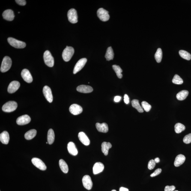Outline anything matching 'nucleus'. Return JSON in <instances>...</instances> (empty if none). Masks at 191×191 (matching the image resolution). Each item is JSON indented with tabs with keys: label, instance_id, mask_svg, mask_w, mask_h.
Segmentation results:
<instances>
[{
	"label": "nucleus",
	"instance_id": "obj_1",
	"mask_svg": "<svg viewBox=\"0 0 191 191\" xmlns=\"http://www.w3.org/2000/svg\"><path fill=\"white\" fill-rule=\"evenodd\" d=\"M74 50L71 46H66L62 52V56L63 59L66 62H68L71 59L74 54Z\"/></svg>",
	"mask_w": 191,
	"mask_h": 191
},
{
	"label": "nucleus",
	"instance_id": "obj_2",
	"mask_svg": "<svg viewBox=\"0 0 191 191\" xmlns=\"http://www.w3.org/2000/svg\"><path fill=\"white\" fill-rule=\"evenodd\" d=\"M12 65V60L8 56H6L3 59L1 67V71L2 73L7 72L9 70Z\"/></svg>",
	"mask_w": 191,
	"mask_h": 191
},
{
	"label": "nucleus",
	"instance_id": "obj_3",
	"mask_svg": "<svg viewBox=\"0 0 191 191\" xmlns=\"http://www.w3.org/2000/svg\"><path fill=\"white\" fill-rule=\"evenodd\" d=\"M17 107V104L14 101L7 102L2 107L3 111L5 112H11L15 110Z\"/></svg>",
	"mask_w": 191,
	"mask_h": 191
},
{
	"label": "nucleus",
	"instance_id": "obj_4",
	"mask_svg": "<svg viewBox=\"0 0 191 191\" xmlns=\"http://www.w3.org/2000/svg\"><path fill=\"white\" fill-rule=\"evenodd\" d=\"M7 41L11 46L17 49H22L26 46V44L25 42L19 41L13 38H8Z\"/></svg>",
	"mask_w": 191,
	"mask_h": 191
},
{
	"label": "nucleus",
	"instance_id": "obj_5",
	"mask_svg": "<svg viewBox=\"0 0 191 191\" xmlns=\"http://www.w3.org/2000/svg\"><path fill=\"white\" fill-rule=\"evenodd\" d=\"M44 60L45 64L48 67H53L54 64V60L53 57L49 51L46 50L44 54Z\"/></svg>",
	"mask_w": 191,
	"mask_h": 191
},
{
	"label": "nucleus",
	"instance_id": "obj_6",
	"mask_svg": "<svg viewBox=\"0 0 191 191\" xmlns=\"http://www.w3.org/2000/svg\"><path fill=\"white\" fill-rule=\"evenodd\" d=\"M97 14L98 17L102 21H107L109 19V12L103 8H100L97 10Z\"/></svg>",
	"mask_w": 191,
	"mask_h": 191
},
{
	"label": "nucleus",
	"instance_id": "obj_7",
	"mask_svg": "<svg viewBox=\"0 0 191 191\" xmlns=\"http://www.w3.org/2000/svg\"><path fill=\"white\" fill-rule=\"evenodd\" d=\"M67 16L69 21L72 23H76L78 21V16L77 11L74 9L69 10L67 13Z\"/></svg>",
	"mask_w": 191,
	"mask_h": 191
},
{
	"label": "nucleus",
	"instance_id": "obj_8",
	"mask_svg": "<svg viewBox=\"0 0 191 191\" xmlns=\"http://www.w3.org/2000/svg\"><path fill=\"white\" fill-rule=\"evenodd\" d=\"M31 162L36 167L42 171H45L46 169V166L42 161L38 158L34 157L31 159Z\"/></svg>",
	"mask_w": 191,
	"mask_h": 191
},
{
	"label": "nucleus",
	"instance_id": "obj_9",
	"mask_svg": "<svg viewBox=\"0 0 191 191\" xmlns=\"http://www.w3.org/2000/svg\"><path fill=\"white\" fill-rule=\"evenodd\" d=\"M82 182L84 187L87 190H91L92 188V182L91 177L89 175H86L84 176L82 179Z\"/></svg>",
	"mask_w": 191,
	"mask_h": 191
},
{
	"label": "nucleus",
	"instance_id": "obj_10",
	"mask_svg": "<svg viewBox=\"0 0 191 191\" xmlns=\"http://www.w3.org/2000/svg\"><path fill=\"white\" fill-rule=\"evenodd\" d=\"M87 61V60L86 58H82L79 60L75 66L73 70V74H76L78 72L80 71L85 66Z\"/></svg>",
	"mask_w": 191,
	"mask_h": 191
},
{
	"label": "nucleus",
	"instance_id": "obj_11",
	"mask_svg": "<svg viewBox=\"0 0 191 191\" xmlns=\"http://www.w3.org/2000/svg\"><path fill=\"white\" fill-rule=\"evenodd\" d=\"M43 93L46 100L50 103H52L53 99L51 88L47 86H45L43 88Z\"/></svg>",
	"mask_w": 191,
	"mask_h": 191
},
{
	"label": "nucleus",
	"instance_id": "obj_12",
	"mask_svg": "<svg viewBox=\"0 0 191 191\" xmlns=\"http://www.w3.org/2000/svg\"><path fill=\"white\" fill-rule=\"evenodd\" d=\"M31 118L27 115H24L18 118L16 123L19 125H23L28 124L31 121Z\"/></svg>",
	"mask_w": 191,
	"mask_h": 191
},
{
	"label": "nucleus",
	"instance_id": "obj_13",
	"mask_svg": "<svg viewBox=\"0 0 191 191\" xmlns=\"http://www.w3.org/2000/svg\"><path fill=\"white\" fill-rule=\"evenodd\" d=\"M20 85V83L18 81H13L10 82L9 85L7 88V91L10 94L14 93L19 89Z\"/></svg>",
	"mask_w": 191,
	"mask_h": 191
},
{
	"label": "nucleus",
	"instance_id": "obj_14",
	"mask_svg": "<svg viewBox=\"0 0 191 191\" xmlns=\"http://www.w3.org/2000/svg\"><path fill=\"white\" fill-rule=\"evenodd\" d=\"M70 113L74 115H78L81 114L82 112V108L79 105L74 104L72 105L69 108Z\"/></svg>",
	"mask_w": 191,
	"mask_h": 191
},
{
	"label": "nucleus",
	"instance_id": "obj_15",
	"mask_svg": "<svg viewBox=\"0 0 191 191\" xmlns=\"http://www.w3.org/2000/svg\"><path fill=\"white\" fill-rule=\"evenodd\" d=\"M22 77L24 80L27 83H31L33 81V78L29 71L27 69H23L21 73Z\"/></svg>",
	"mask_w": 191,
	"mask_h": 191
},
{
	"label": "nucleus",
	"instance_id": "obj_16",
	"mask_svg": "<svg viewBox=\"0 0 191 191\" xmlns=\"http://www.w3.org/2000/svg\"><path fill=\"white\" fill-rule=\"evenodd\" d=\"M2 15L4 19L9 21H13L15 17L14 13L11 9L5 10L3 13Z\"/></svg>",
	"mask_w": 191,
	"mask_h": 191
},
{
	"label": "nucleus",
	"instance_id": "obj_17",
	"mask_svg": "<svg viewBox=\"0 0 191 191\" xmlns=\"http://www.w3.org/2000/svg\"><path fill=\"white\" fill-rule=\"evenodd\" d=\"M104 165L101 162H96L93 168V172L94 174L100 173L104 169Z\"/></svg>",
	"mask_w": 191,
	"mask_h": 191
},
{
	"label": "nucleus",
	"instance_id": "obj_18",
	"mask_svg": "<svg viewBox=\"0 0 191 191\" xmlns=\"http://www.w3.org/2000/svg\"><path fill=\"white\" fill-rule=\"evenodd\" d=\"M79 140L84 145L88 146L90 144V141L88 136L84 132H80L78 135Z\"/></svg>",
	"mask_w": 191,
	"mask_h": 191
},
{
	"label": "nucleus",
	"instance_id": "obj_19",
	"mask_svg": "<svg viewBox=\"0 0 191 191\" xmlns=\"http://www.w3.org/2000/svg\"><path fill=\"white\" fill-rule=\"evenodd\" d=\"M76 90L82 93H91L93 91V89L90 86L81 85L77 87Z\"/></svg>",
	"mask_w": 191,
	"mask_h": 191
},
{
	"label": "nucleus",
	"instance_id": "obj_20",
	"mask_svg": "<svg viewBox=\"0 0 191 191\" xmlns=\"http://www.w3.org/2000/svg\"><path fill=\"white\" fill-rule=\"evenodd\" d=\"M67 149L69 153L72 155L76 156L78 154L77 148L74 143L73 142H70L68 144Z\"/></svg>",
	"mask_w": 191,
	"mask_h": 191
},
{
	"label": "nucleus",
	"instance_id": "obj_21",
	"mask_svg": "<svg viewBox=\"0 0 191 191\" xmlns=\"http://www.w3.org/2000/svg\"><path fill=\"white\" fill-rule=\"evenodd\" d=\"M186 157L182 154H180L176 157L174 162V165L176 167L180 166L184 163L186 160Z\"/></svg>",
	"mask_w": 191,
	"mask_h": 191
},
{
	"label": "nucleus",
	"instance_id": "obj_22",
	"mask_svg": "<svg viewBox=\"0 0 191 191\" xmlns=\"http://www.w3.org/2000/svg\"><path fill=\"white\" fill-rule=\"evenodd\" d=\"M96 129L99 132L106 133L108 131V125L106 123L102 124L97 123L96 124Z\"/></svg>",
	"mask_w": 191,
	"mask_h": 191
},
{
	"label": "nucleus",
	"instance_id": "obj_23",
	"mask_svg": "<svg viewBox=\"0 0 191 191\" xmlns=\"http://www.w3.org/2000/svg\"><path fill=\"white\" fill-rule=\"evenodd\" d=\"M9 139V135L8 132L4 131L1 133L0 141L2 143L5 144H8Z\"/></svg>",
	"mask_w": 191,
	"mask_h": 191
},
{
	"label": "nucleus",
	"instance_id": "obj_24",
	"mask_svg": "<svg viewBox=\"0 0 191 191\" xmlns=\"http://www.w3.org/2000/svg\"><path fill=\"white\" fill-rule=\"evenodd\" d=\"M101 147L102 153L105 155L107 156L108 155L109 149L112 148V145L110 143L105 142L102 143Z\"/></svg>",
	"mask_w": 191,
	"mask_h": 191
},
{
	"label": "nucleus",
	"instance_id": "obj_25",
	"mask_svg": "<svg viewBox=\"0 0 191 191\" xmlns=\"http://www.w3.org/2000/svg\"><path fill=\"white\" fill-rule=\"evenodd\" d=\"M36 134H37V131L35 129H31L25 133V139L29 140L35 137Z\"/></svg>",
	"mask_w": 191,
	"mask_h": 191
},
{
	"label": "nucleus",
	"instance_id": "obj_26",
	"mask_svg": "<svg viewBox=\"0 0 191 191\" xmlns=\"http://www.w3.org/2000/svg\"><path fill=\"white\" fill-rule=\"evenodd\" d=\"M55 134L52 129H49L48 133L47 140L48 144H52L55 140Z\"/></svg>",
	"mask_w": 191,
	"mask_h": 191
},
{
	"label": "nucleus",
	"instance_id": "obj_27",
	"mask_svg": "<svg viewBox=\"0 0 191 191\" xmlns=\"http://www.w3.org/2000/svg\"><path fill=\"white\" fill-rule=\"evenodd\" d=\"M188 94L189 92L187 90H182V91L180 92L177 94L176 97L179 100H184L187 97Z\"/></svg>",
	"mask_w": 191,
	"mask_h": 191
},
{
	"label": "nucleus",
	"instance_id": "obj_28",
	"mask_svg": "<svg viewBox=\"0 0 191 191\" xmlns=\"http://www.w3.org/2000/svg\"><path fill=\"white\" fill-rule=\"evenodd\" d=\"M59 164L62 171L64 173H67L68 171V168L66 162L63 159H61L59 161Z\"/></svg>",
	"mask_w": 191,
	"mask_h": 191
},
{
	"label": "nucleus",
	"instance_id": "obj_29",
	"mask_svg": "<svg viewBox=\"0 0 191 191\" xmlns=\"http://www.w3.org/2000/svg\"><path fill=\"white\" fill-rule=\"evenodd\" d=\"M114 56V53L112 48L111 47H108L105 56L107 60L109 61L110 60H113Z\"/></svg>",
	"mask_w": 191,
	"mask_h": 191
},
{
	"label": "nucleus",
	"instance_id": "obj_30",
	"mask_svg": "<svg viewBox=\"0 0 191 191\" xmlns=\"http://www.w3.org/2000/svg\"><path fill=\"white\" fill-rule=\"evenodd\" d=\"M133 108H135L139 113L143 112V109L142 107L140 105L139 101L137 100H133L131 102Z\"/></svg>",
	"mask_w": 191,
	"mask_h": 191
},
{
	"label": "nucleus",
	"instance_id": "obj_31",
	"mask_svg": "<svg viewBox=\"0 0 191 191\" xmlns=\"http://www.w3.org/2000/svg\"><path fill=\"white\" fill-rule=\"evenodd\" d=\"M185 126L180 123H177L174 126V130L176 133H180L185 130Z\"/></svg>",
	"mask_w": 191,
	"mask_h": 191
},
{
	"label": "nucleus",
	"instance_id": "obj_32",
	"mask_svg": "<svg viewBox=\"0 0 191 191\" xmlns=\"http://www.w3.org/2000/svg\"><path fill=\"white\" fill-rule=\"evenodd\" d=\"M180 56L183 59L187 60H190L191 59V54L186 51L180 50L179 51Z\"/></svg>",
	"mask_w": 191,
	"mask_h": 191
},
{
	"label": "nucleus",
	"instance_id": "obj_33",
	"mask_svg": "<svg viewBox=\"0 0 191 191\" xmlns=\"http://www.w3.org/2000/svg\"><path fill=\"white\" fill-rule=\"evenodd\" d=\"M162 57V50L160 48H158L155 54V58L157 63H160L161 62Z\"/></svg>",
	"mask_w": 191,
	"mask_h": 191
},
{
	"label": "nucleus",
	"instance_id": "obj_34",
	"mask_svg": "<svg viewBox=\"0 0 191 191\" xmlns=\"http://www.w3.org/2000/svg\"><path fill=\"white\" fill-rule=\"evenodd\" d=\"M112 67L116 73L117 76L119 79H121L123 77V75L122 74L123 70L119 66L116 65H113L112 66Z\"/></svg>",
	"mask_w": 191,
	"mask_h": 191
},
{
	"label": "nucleus",
	"instance_id": "obj_35",
	"mask_svg": "<svg viewBox=\"0 0 191 191\" xmlns=\"http://www.w3.org/2000/svg\"><path fill=\"white\" fill-rule=\"evenodd\" d=\"M172 81L173 83L178 85H180L182 84L183 82V79L177 74H176L174 76Z\"/></svg>",
	"mask_w": 191,
	"mask_h": 191
},
{
	"label": "nucleus",
	"instance_id": "obj_36",
	"mask_svg": "<svg viewBox=\"0 0 191 191\" xmlns=\"http://www.w3.org/2000/svg\"><path fill=\"white\" fill-rule=\"evenodd\" d=\"M141 104H142L143 109H144L145 112H149L151 108V105H149L148 102L144 101L142 102Z\"/></svg>",
	"mask_w": 191,
	"mask_h": 191
},
{
	"label": "nucleus",
	"instance_id": "obj_37",
	"mask_svg": "<svg viewBox=\"0 0 191 191\" xmlns=\"http://www.w3.org/2000/svg\"><path fill=\"white\" fill-rule=\"evenodd\" d=\"M183 142L185 143L188 144L191 143V133L186 135L183 138Z\"/></svg>",
	"mask_w": 191,
	"mask_h": 191
},
{
	"label": "nucleus",
	"instance_id": "obj_38",
	"mask_svg": "<svg viewBox=\"0 0 191 191\" xmlns=\"http://www.w3.org/2000/svg\"><path fill=\"white\" fill-rule=\"evenodd\" d=\"M156 165V163L154 160H152L149 161L148 164V168L150 170H152L155 168Z\"/></svg>",
	"mask_w": 191,
	"mask_h": 191
},
{
	"label": "nucleus",
	"instance_id": "obj_39",
	"mask_svg": "<svg viewBox=\"0 0 191 191\" xmlns=\"http://www.w3.org/2000/svg\"><path fill=\"white\" fill-rule=\"evenodd\" d=\"M162 171V169H161L160 168H157V169L155 170V171L151 175H150V177H154L158 175L159 174H160L161 173Z\"/></svg>",
	"mask_w": 191,
	"mask_h": 191
},
{
	"label": "nucleus",
	"instance_id": "obj_40",
	"mask_svg": "<svg viewBox=\"0 0 191 191\" xmlns=\"http://www.w3.org/2000/svg\"><path fill=\"white\" fill-rule=\"evenodd\" d=\"M175 189V186H165L164 190L165 191H174Z\"/></svg>",
	"mask_w": 191,
	"mask_h": 191
},
{
	"label": "nucleus",
	"instance_id": "obj_41",
	"mask_svg": "<svg viewBox=\"0 0 191 191\" xmlns=\"http://www.w3.org/2000/svg\"><path fill=\"white\" fill-rule=\"evenodd\" d=\"M15 1L17 4L20 5L24 6L26 4V1L25 0H16Z\"/></svg>",
	"mask_w": 191,
	"mask_h": 191
},
{
	"label": "nucleus",
	"instance_id": "obj_42",
	"mask_svg": "<svg viewBox=\"0 0 191 191\" xmlns=\"http://www.w3.org/2000/svg\"><path fill=\"white\" fill-rule=\"evenodd\" d=\"M124 101L126 104H128L130 102L129 98L127 94H125L124 96Z\"/></svg>",
	"mask_w": 191,
	"mask_h": 191
},
{
	"label": "nucleus",
	"instance_id": "obj_43",
	"mask_svg": "<svg viewBox=\"0 0 191 191\" xmlns=\"http://www.w3.org/2000/svg\"><path fill=\"white\" fill-rule=\"evenodd\" d=\"M121 97L120 96H116L114 97V101L116 102H119L121 100Z\"/></svg>",
	"mask_w": 191,
	"mask_h": 191
},
{
	"label": "nucleus",
	"instance_id": "obj_44",
	"mask_svg": "<svg viewBox=\"0 0 191 191\" xmlns=\"http://www.w3.org/2000/svg\"><path fill=\"white\" fill-rule=\"evenodd\" d=\"M119 191H129V190L126 188L121 187L120 188Z\"/></svg>",
	"mask_w": 191,
	"mask_h": 191
},
{
	"label": "nucleus",
	"instance_id": "obj_45",
	"mask_svg": "<svg viewBox=\"0 0 191 191\" xmlns=\"http://www.w3.org/2000/svg\"><path fill=\"white\" fill-rule=\"evenodd\" d=\"M154 160L156 163H159V162H160V159H159V157L156 158Z\"/></svg>",
	"mask_w": 191,
	"mask_h": 191
},
{
	"label": "nucleus",
	"instance_id": "obj_46",
	"mask_svg": "<svg viewBox=\"0 0 191 191\" xmlns=\"http://www.w3.org/2000/svg\"><path fill=\"white\" fill-rule=\"evenodd\" d=\"M112 191H117L115 190H113Z\"/></svg>",
	"mask_w": 191,
	"mask_h": 191
},
{
	"label": "nucleus",
	"instance_id": "obj_47",
	"mask_svg": "<svg viewBox=\"0 0 191 191\" xmlns=\"http://www.w3.org/2000/svg\"><path fill=\"white\" fill-rule=\"evenodd\" d=\"M46 144H48V142H46Z\"/></svg>",
	"mask_w": 191,
	"mask_h": 191
},
{
	"label": "nucleus",
	"instance_id": "obj_48",
	"mask_svg": "<svg viewBox=\"0 0 191 191\" xmlns=\"http://www.w3.org/2000/svg\"><path fill=\"white\" fill-rule=\"evenodd\" d=\"M20 13V12H19V13Z\"/></svg>",
	"mask_w": 191,
	"mask_h": 191
},
{
	"label": "nucleus",
	"instance_id": "obj_49",
	"mask_svg": "<svg viewBox=\"0 0 191 191\" xmlns=\"http://www.w3.org/2000/svg\"><path fill=\"white\" fill-rule=\"evenodd\" d=\"M178 191V190H175V191Z\"/></svg>",
	"mask_w": 191,
	"mask_h": 191
}]
</instances>
